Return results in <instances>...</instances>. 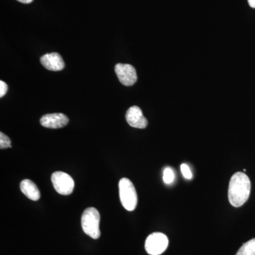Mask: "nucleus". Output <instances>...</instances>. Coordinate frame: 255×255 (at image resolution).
Instances as JSON below:
<instances>
[{"mask_svg": "<svg viewBox=\"0 0 255 255\" xmlns=\"http://www.w3.org/2000/svg\"><path fill=\"white\" fill-rule=\"evenodd\" d=\"M42 65L50 71H60L65 68L61 55L58 53H47L41 58Z\"/></svg>", "mask_w": 255, "mask_h": 255, "instance_id": "obj_9", "label": "nucleus"}, {"mask_svg": "<svg viewBox=\"0 0 255 255\" xmlns=\"http://www.w3.org/2000/svg\"><path fill=\"white\" fill-rule=\"evenodd\" d=\"M82 230L87 236L98 239L101 236L100 214L95 208H88L84 211L81 218Z\"/></svg>", "mask_w": 255, "mask_h": 255, "instance_id": "obj_2", "label": "nucleus"}, {"mask_svg": "<svg viewBox=\"0 0 255 255\" xmlns=\"http://www.w3.org/2000/svg\"><path fill=\"white\" fill-rule=\"evenodd\" d=\"M19 2L23 3V4H30L33 1V0H17Z\"/></svg>", "mask_w": 255, "mask_h": 255, "instance_id": "obj_16", "label": "nucleus"}, {"mask_svg": "<svg viewBox=\"0 0 255 255\" xmlns=\"http://www.w3.org/2000/svg\"><path fill=\"white\" fill-rule=\"evenodd\" d=\"M8 91V86L2 80L0 81V97H3Z\"/></svg>", "mask_w": 255, "mask_h": 255, "instance_id": "obj_15", "label": "nucleus"}, {"mask_svg": "<svg viewBox=\"0 0 255 255\" xmlns=\"http://www.w3.org/2000/svg\"><path fill=\"white\" fill-rule=\"evenodd\" d=\"M236 255H255V238L245 243Z\"/></svg>", "mask_w": 255, "mask_h": 255, "instance_id": "obj_11", "label": "nucleus"}, {"mask_svg": "<svg viewBox=\"0 0 255 255\" xmlns=\"http://www.w3.org/2000/svg\"><path fill=\"white\" fill-rule=\"evenodd\" d=\"M40 122L43 127L56 129L65 127L68 124L69 119L61 113L48 114L42 117Z\"/></svg>", "mask_w": 255, "mask_h": 255, "instance_id": "obj_8", "label": "nucleus"}, {"mask_svg": "<svg viewBox=\"0 0 255 255\" xmlns=\"http://www.w3.org/2000/svg\"><path fill=\"white\" fill-rule=\"evenodd\" d=\"M20 189L23 194L32 201H38L41 197L38 187L29 179L23 180L20 184Z\"/></svg>", "mask_w": 255, "mask_h": 255, "instance_id": "obj_10", "label": "nucleus"}, {"mask_svg": "<svg viewBox=\"0 0 255 255\" xmlns=\"http://www.w3.org/2000/svg\"><path fill=\"white\" fill-rule=\"evenodd\" d=\"M251 182L249 177L243 172L233 174L228 187V200L234 207H241L250 197Z\"/></svg>", "mask_w": 255, "mask_h": 255, "instance_id": "obj_1", "label": "nucleus"}, {"mask_svg": "<svg viewBox=\"0 0 255 255\" xmlns=\"http://www.w3.org/2000/svg\"><path fill=\"white\" fill-rule=\"evenodd\" d=\"M119 196L122 206L127 211L135 210L137 204V196L131 181L127 178H123L119 182Z\"/></svg>", "mask_w": 255, "mask_h": 255, "instance_id": "obj_3", "label": "nucleus"}, {"mask_svg": "<svg viewBox=\"0 0 255 255\" xmlns=\"http://www.w3.org/2000/svg\"><path fill=\"white\" fill-rule=\"evenodd\" d=\"M169 245L168 238L161 233H153L146 239L145 251L150 255L162 254Z\"/></svg>", "mask_w": 255, "mask_h": 255, "instance_id": "obj_4", "label": "nucleus"}, {"mask_svg": "<svg viewBox=\"0 0 255 255\" xmlns=\"http://www.w3.org/2000/svg\"><path fill=\"white\" fill-rule=\"evenodd\" d=\"M115 72L119 81L125 86H132L137 81V73L135 68L129 64H117Z\"/></svg>", "mask_w": 255, "mask_h": 255, "instance_id": "obj_6", "label": "nucleus"}, {"mask_svg": "<svg viewBox=\"0 0 255 255\" xmlns=\"http://www.w3.org/2000/svg\"><path fill=\"white\" fill-rule=\"evenodd\" d=\"M51 181L54 189L62 195H70L73 193L75 182L71 176L63 172H55L52 174Z\"/></svg>", "mask_w": 255, "mask_h": 255, "instance_id": "obj_5", "label": "nucleus"}, {"mask_svg": "<svg viewBox=\"0 0 255 255\" xmlns=\"http://www.w3.org/2000/svg\"><path fill=\"white\" fill-rule=\"evenodd\" d=\"M248 3L251 7L255 8V0H248Z\"/></svg>", "mask_w": 255, "mask_h": 255, "instance_id": "obj_17", "label": "nucleus"}, {"mask_svg": "<svg viewBox=\"0 0 255 255\" xmlns=\"http://www.w3.org/2000/svg\"><path fill=\"white\" fill-rule=\"evenodd\" d=\"M127 123L135 128H145L147 126V121L144 117L141 110L137 106L130 107L126 114Z\"/></svg>", "mask_w": 255, "mask_h": 255, "instance_id": "obj_7", "label": "nucleus"}, {"mask_svg": "<svg viewBox=\"0 0 255 255\" xmlns=\"http://www.w3.org/2000/svg\"><path fill=\"white\" fill-rule=\"evenodd\" d=\"M11 140L2 132H0V148L5 149L11 147Z\"/></svg>", "mask_w": 255, "mask_h": 255, "instance_id": "obj_13", "label": "nucleus"}, {"mask_svg": "<svg viewBox=\"0 0 255 255\" xmlns=\"http://www.w3.org/2000/svg\"><path fill=\"white\" fill-rule=\"evenodd\" d=\"M181 171H182V173L184 178L187 179H192V173H191V169L187 164H182L181 165Z\"/></svg>", "mask_w": 255, "mask_h": 255, "instance_id": "obj_14", "label": "nucleus"}, {"mask_svg": "<svg viewBox=\"0 0 255 255\" xmlns=\"http://www.w3.org/2000/svg\"><path fill=\"white\" fill-rule=\"evenodd\" d=\"M174 179V173L173 170L170 167L164 169L163 172V181L165 184H169L173 182Z\"/></svg>", "mask_w": 255, "mask_h": 255, "instance_id": "obj_12", "label": "nucleus"}]
</instances>
